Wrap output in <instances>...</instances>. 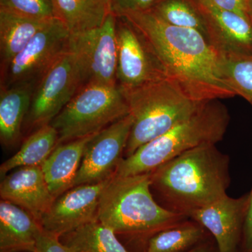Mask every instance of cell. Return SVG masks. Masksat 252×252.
Segmentation results:
<instances>
[{"label": "cell", "mask_w": 252, "mask_h": 252, "mask_svg": "<svg viewBox=\"0 0 252 252\" xmlns=\"http://www.w3.org/2000/svg\"><path fill=\"white\" fill-rule=\"evenodd\" d=\"M130 114L99 131L89 141L73 187L108 180L122 160L132 128Z\"/></svg>", "instance_id": "8fae6325"}, {"label": "cell", "mask_w": 252, "mask_h": 252, "mask_svg": "<svg viewBox=\"0 0 252 252\" xmlns=\"http://www.w3.org/2000/svg\"><path fill=\"white\" fill-rule=\"evenodd\" d=\"M55 16L70 33L100 27L111 13L109 0H52Z\"/></svg>", "instance_id": "ffe728a7"}, {"label": "cell", "mask_w": 252, "mask_h": 252, "mask_svg": "<svg viewBox=\"0 0 252 252\" xmlns=\"http://www.w3.org/2000/svg\"><path fill=\"white\" fill-rule=\"evenodd\" d=\"M130 114L118 85L83 86L51 125L59 134V144L97 133Z\"/></svg>", "instance_id": "8992f818"}, {"label": "cell", "mask_w": 252, "mask_h": 252, "mask_svg": "<svg viewBox=\"0 0 252 252\" xmlns=\"http://www.w3.org/2000/svg\"><path fill=\"white\" fill-rule=\"evenodd\" d=\"M117 85L129 90L167 79L140 32L124 17H117Z\"/></svg>", "instance_id": "30bf717a"}, {"label": "cell", "mask_w": 252, "mask_h": 252, "mask_svg": "<svg viewBox=\"0 0 252 252\" xmlns=\"http://www.w3.org/2000/svg\"><path fill=\"white\" fill-rule=\"evenodd\" d=\"M68 50L77 63L82 86L117 85V17L112 13L100 27L70 33Z\"/></svg>", "instance_id": "52a82bcc"}, {"label": "cell", "mask_w": 252, "mask_h": 252, "mask_svg": "<svg viewBox=\"0 0 252 252\" xmlns=\"http://www.w3.org/2000/svg\"><path fill=\"white\" fill-rule=\"evenodd\" d=\"M248 198V193L238 198L225 195L192 212L189 218L211 233L216 241L218 252H238Z\"/></svg>", "instance_id": "4fadbf2b"}, {"label": "cell", "mask_w": 252, "mask_h": 252, "mask_svg": "<svg viewBox=\"0 0 252 252\" xmlns=\"http://www.w3.org/2000/svg\"><path fill=\"white\" fill-rule=\"evenodd\" d=\"M42 227L24 209L1 200L0 252H35Z\"/></svg>", "instance_id": "2e32d148"}, {"label": "cell", "mask_w": 252, "mask_h": 252, "mask_svg": "<svg viewBox=\"0 0 252 252\" xmlns=\"http://www.w3.org/2000/svg\"><path fill=\"white\" fill-rule=\"evenodd\" d=\"M225 79L236 95L252 102V56L223 53Z\"/></svg>", "instance_id": "d4e9b609"}, {"label": "cell", "mask_w": 252, "mask_h": 252, "mask_svg": "<svg viewBox=\"0 0 252 252\" xmlns=\"http://www.w3.org/2000/svg\"><path fill=\"white\" fill-rule=\"evenodd\" d=\"M205 235L201 225L187 220L152 236L145 252H185L205 241Z\"/></svg>", "instance_id": "603a6c76"}, {"label": "cell", "mask_w": 252, "mask_h": 252, "mask_svg": "<svg viewBox=\"0 0 252 252\" xmlns=\"http://www.w3.org/2000/svg\"><path fill=\"white\" fill-rule=\"evenodd\" d=\"M122 91L133 119L126 157L186 120L203 102L190 98L168 79Z\"/></svg>", "instance_id": "5b68a950"}, {"label": "cell", "mask_w": 252, "mask_h": 252, "mask_svg": "<svg viewBox=\"0 0 252 252\" xmlns=\"http://www.w3.org/2000/svg\"><path fill=\"white\" fill-rule=\"evenodd\" d=\"M35 86L23 84L0 88V140L6 147L14 145L21 137Z\"/></svg>", "instance_id": "ac0fdd59"}, {"label": "cell", "mask_w": 252, "mask_h": 252, "mask_svg": "<svg viewBox=\"0 0 252 252\" xmlns=\"http://www.w3.org/2000/svg\"><path fill=\"white\" fill-rule=\"evenodd\" d=\"M94 135L58 144L54 152L41 165L55 199L72 188L86 146Z\"/></svg>", "instance_id": "e0dca14e"}, {"label": "cell", "mask_w": 252, "mask_h": 252, "mask_svg": "<svg viewBox=\"0 0 252 252\" xmlns=\"http://www.w3.org/2000/svg\"><path fill=\"white\" fill-rule=\"evenodd\" d=\"M70 32L59 18L51 19L26 47L1 68V87L36 85L68 49Z\"/></svg>", "instance_id": "ba28073f"}, {"label": "cell", "mask_w": 252, "mask_h": 252, "mask_svg": "<svg viewBox=\"0 0 252 252\" xmlns=\"http://www.w3.org/2000/svg\"><path fill=\"white\" fill-rule=\"evenodd\" d=\"M185 252H215V251L211 244L207 243L205 240L203 243L199 244L197 246Z\"/></svg>", "instance_id": "4dcf8cb0"}, {"label": "cell", "mask_w": 252, "mask_h": 252, "mask_svg": "<svg viewBox=\"0 0 252 252\" xmlns=\"http://www.w3.org/2000/svg\"><path fill=\"white\" fill-rule=\"evenodd\" d=\"M60 240L72 252H130L114 230L98 220L60 237Z\"/></svg>", "instance_id": "7402d4cb"}, {"label": "cell", "mask_w": 252, "mask_h": 252, "mask_svg": "<svg viewBox=\"0 0 252 252\" xmlns=\"http://www.w3.org/2000/svg\"><path fill=\"white\" fill-rule=\"evenodd\" d=\"M82 87L78 64L67 50L36 84L26 118L31 128L49 125Z\"/></svg>", "instance_id": "9c48e42d"}, {"label": "cell", "mask_w": 252, "mask_h": 252, "mask_svg": "<svg viewBox=\"0 0 252 252\" xmlns=\"http://www.w3.org/2000/svg\"><path fill=\"white\" fill-rule=\"evenodd\" d=\"M203 14L212 44L222 53L252 56V24L246 16L219 7L211 0H195Z\"/></svg>", "instance_id": "5bb4252c"}, {"label": "cell", "mask_w": 252, "mask_h": 252, "mask_svg": "<svg viewBox=\"0 0 252 252\" xmlns=\"http://www.w3.org/2000/svg\"><path fill=\"white\" fill-rule=\"evenodd\" d=\"M160 0H109L110 11L116 17L129 13L140 12L153 9Z\"/></svg>", "instance_id": "4316f807"}, {"label": "cell", "mask_w": 252, "mask_h": 252, "mask_svg": "<svg viewBox=\"0 0 252 252\" xmlns=\"http://www.w3.org/2000/svg\"><path fill=\"white\" fill-rule=\"evenodd\" d=\"M247 4V14L252 24V0H246Z\"/></svg>", "instance_id": "1f68e13d"}, {"label": "cell", "mask_w": 252, "mask_h": 252, "mask_svg": "<svg viewBox=\"0 0 252 252\" xmlns=\"http://www.w3.org/2000/svg\"><path fill=\"white\" fill-rule=\"evenodd\" d=\"M219 7L248 17L246 0H211Z\"/></svg>", "instance_id": "f546056e"}, {"label": "cell", "mask_w": 252, "mask_h": 252, "mask_svg": "<svg viewBox=\"0 0 252 252\" xmlns=\"http://www.w3.org/2000/svg\"><path fill=\"white\" fill-rule=\"evenodd\" d=\"M151 10L169 24L199 32L212 44L208 26L195 0H160Z\"/></svg>", "instance_id": "cb8c5ba5"}, {"label": "cell", "mask_w": 252, "mask_h": 252, "mask_svg": "<svg viewBox=\"0 0 252 252\" xmlns=\"http://www.w3.org/2000/svg\"><path fill=\"white\" fill-rule=\"evenodd\" d=\"M250 104H252V102H251V103H250Z\"/></svg>", "instance_id": "d6a6232c"}, {"label": "cell", "mask_w": 252, "mask_h": 252, "mask_svg": "<svg viewBox=\"0 0 252 252\" xmlns=\"http://www.w3.org/2000/svg\"><path fill=\"white\" fill-rule=\"evenodd\" d=\"M110 178L76 186L55 199L41 217L43 229L60 238L97 220L101 194Z\"/></svg>", "instance_id": "7c38bea8"}, {"label": "cell", "mask_w": 252, "mask_h": 252, "mask_svg": "<svg viewBox=\"0 0 252 252\" xmlns=\"http://www.w3.org/2000/svg\"><path fill=\"white\" fill-rule=\"evenodd\" d=\"M0 10L33 19L56 18L52 0H0Z\"/></svg>", "instance_id": "484cf974"}, {"label": "cell", "mask_w": 252, "mask_h": 252, "mask_svg": "<svg viewBox=\"0 0 252 252\" xmlns=\"http://www.w3.org/2000/svg\"><path fill=\"white\" fill-rule=\"evenodd\" d=\"M248 194V204L244 220L240 252H252V188Z\"/></svg>", "instance_id": "f1b7e54d"}, {"label": "cell", "mask_w": 252, "mask_h": 252, "mask_svg": "<svg viewBox=\"0 0 252 252\" xmlns=\"http://www.w3.org/2000/svg\"><path fill=\"white\" fill-rule=\"evenodd\" d=\"M51 20L33 19L0 10L1 68L9 64Z\"/></svg>", "instance_id": "d6986e66"}, {"label": "cell", "mask_w": 252, "mask_h": 252, "mask_svg": "<svg viewBox=\"0 0 252 252\" xmlns=\"http://www.w3.org/2000/svg\"><path fill=\"white\" fill-rule=\"evenodd\" d=\"M230 160L216 144L187 151L151 172L152 185L165 209L188 217L227 195Z\"/></svg>", "instance_id": "7a4b0ae2"}, {"label": "cell", "mask_w": 252, "mask_h": 252, "mask_svg": "<svg viewBox=\"0 0 252 252\" xmlns=\"http://www.w3.org/2000/svg\"><path fill=\"white\" fill-rule=\"evenodd\" d=\"M35 252H72L60 240L57 235L43 229L41 230L36 244Z\"/></svg>", "instance_id": "83f0119b"}, {"label": "cell", "mask_w": 252, "mask_h": 252, "mask_svg": "<svg viewBox=\"0 0 252 252\" xmlns=\"http://www.w3.org/2000/svg\"><path fill=\"white\" fill-rule=\"evenodd\" d=\"M151 173L114 175L101 194L97 220L126 238L148 240L158 232L188 220L154 200Z\"/></svg>", "instance_id": "3957f363"}, {"label": "cell", "mask_w": 252, "mask_h": 252, "mask_svg": "<svg viewBox=\"0 0 252 252\" xmlns=\"http://www.w3.org/2000/svg\"><path fill=\"white\" fill-rule=\"evenodd\" d=\"M0 196L24 209L39 223L55 200L40 166L19 167L4 176L0 185Z\"/></svg>", "instance_id": "9a60e30c"}, {"label": "cell", "mask_w": 252, "mask_h": 252, "mask_svg": "<svg viewBox=\"0 0 252 252\" xmlns=\"http://www.w3.org/2000/svg\"><path fill=\"white\" fill-rule=\"evenodd\" d=\"M229 122L228 109L220 99L204 101L186 120L122 158L114 175L151 173L187 151L204 144H217L223 140Z\"/></svg>", "instance_id": "277c9868"}, {"label": "cell", "mask_w": 252, "mask_h": 252, "mask_svg": "<svg viewBox=\"0 0 252 252\" xmlns=\"http://www.w3.org/2000/svg\"><path fill=\"white\" fill-rule=\"evenodd\" d=\"M59 144V134L51 124L36 129L23 142L21 149L0 166V175L22 167L40 166Z\"/></svg>", "instance_id": "44dd1931"}, {"label": "cell", "mask_w": 252, "mask_h": 252, "mask_svg": "<svg viewBox=\"0 0 252 252\" xmlns=\"http://www.w3.org/2000/svg\"><path fill=\"white\" fill-rule=\"evenodd\" d=\"M125 18L140 32L166 76L197 102L236 95L224 75L223 53L201 33L164 21L152 10Z\"/></svg>", "instance_id": "6da1fadb"}]
</instances>
